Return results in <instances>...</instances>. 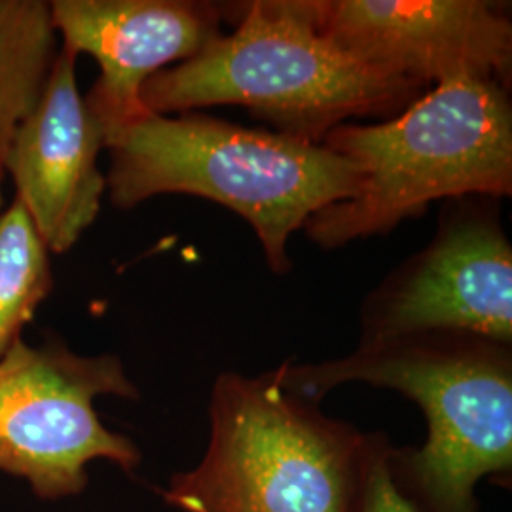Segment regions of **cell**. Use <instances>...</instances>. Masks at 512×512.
Instances as JSON below:
<instances>
[{"mask_svg": "<svg viewBox=\"0 0 512 512\" xmlns=\"http://www.w3.org/2000/svg\"><path fill=\"white\" fill-rule=\"evenodd\" d=\"M277 370L287 391L311 403L363 382L420 406L427 439L387 456L393 484L418 512H478L482 478L511 480L512 344L461 332L361 338L346 357Z\"/></svg>", "mask_w": 512, "mask_h": 512, "instance_id": "cell-1", "label": "cell"}, {"mask_svg": "<svg viewBox=\"0 0 512 512\" xmlns=\"http://www.w3.org/2000/svg\"><path fill=\"white\" fill-rule=\"evenodd\" d=\"M107 196L133 209L162 194L220 203L247 220L275 274L293 268L289 239L311 215L351 198L361 169L323 143L243 128L203 112L150 114L105 137Z\"/></svg>", "mask_w": 512, "mask_h": 512, "instance_id": "cell-2", "label": "cell"}, {"mask_svg": "<svg viewBox=\"0 0 512 512\" xmlns=\"http://www.w3.org/2000/svg\"><path fill=\"white\" fill-rule=\"evenodd\" d=\"M230 35L148 78L141 103L150 114L239 105L277 133L323 143L353 118H393L429 90L372 69L325 37L308 0L224 4Z\"/></svg>", "mask_w": 512, "mask_h": 512, "instance_id": "cell-3", "label": "cell"}, {"mask_svg": "<svg viewBox=\"0 0 512 512\" xmlns=\"http://www.w3.org/2000/svg\"><path fill=\"white\" fill-rule=\"evenodd\" d=\"M323 145L361 169L357 192L302 228L327 251L387 234L439 200H503L512 192L509 86L480 78L444 82L393 118L332 129Z\"/></svg>", "mask_w": 512, "mask_h": 512, "instance_id": "cell-4", "label": "cell"}, {"mask_svg": "<svg viewBox=\"0 0 512 512\" xmlns=\"http://www.w3.org/2000/svg\"><path fill=\"white\" fill-rule=\"evenodd\" d=\"M211 437L164 499L181 512H355L374 433L287 391L279 370L222 372Z\"/></svg>", "mask_w": 512, "mask_h": 512, "instance_id": "cell-5", "label": "cell"}, {"mask_svg": "<svg viewBox=\"0 0 512 512\" xmlns=\"http://www.w3.org/2000/svg\"><path fill=\"white\" fill-rule=\"evenodd\" d=\"M99 395L139 399L116 355L86 357L59 340L38 348L18 340L0 359V471L27 478L46 499L80 494L93 459L131 473L141 454L103 425L93 406Z\"/></svg>", "mask_w": 512, "mask_h": 512, "instance_id": "cell-6", "label": "cell"}, {"mask_svg": "<svg viewBox=\"0 0 512 512\" xmlns=\"http://www.w3.org/2000/svg\"><path fill=\"white\" fill-rule=\"evenodd\" d=\"M497 202H446L431 243L366 296L363 338L461 332L512 344V247Z\"/></svg>", "mask_w": 512, "mask_h": 512, "instance_id": "cell-7", "label": "cell"}, {"mask_svg": "<svg viewBox=\"0 0 512 512\" xmlns=\"http://www.w3.org/2000/svg\"><path fill=\"white\" fill-rule=\"evenodd\" d=\"M315 27L361 63L431 90L458 78L509 86L512 23L488 0H308Z\"/></svg>", "mask_w": 512, "mask_h": 512, "instance_id": "cell-8", "label": "cell"}, {"mask_svg": "<svg viewBox=\"0 0 512 512\" xmlns=\"http://www.w3.org/2000/svg\"><path fill=\"white\" fill-rule=\"evenodd\" d=\"M59 46L92 55L99 78L86 103L105 131L147 116L148 78L200 54L220 37L224 4L200 0H54Z\"/></svg>", "mask_w": 512, "mask_h": 512, "instance_id": "cell-9", "label": "cell"}, {"mask_svg": "<svg viewBox=\"0 0 512 512\" xmlns=\"http://www.w3.org/2000/svg\"><path fill=\"white\" fill-rule=\"evenodd\" d=\"M76 55L59 46L35 109L6 158V177L50 255H65L101 213L107 179L99 169L107 131L78 88Z\"/></svg>", "mask_w": 512, "mask_h": 512, "instance_id": "cell-10", "label": "cell"}, {"mask_svg": "<svg viewBox=\"0 0 512 512\" xmlns=\"http://www.w3.org/2000/svg\"><path fill=\"white\" fill-rule=\"evenodd\" d=\"M57 52L50 2L0 0V213L8 152L44 92Z\"/></svg>", "mask_w": 512, "mask_h": 512, "instance_id": "cell-11", "label": "cell"}, {"mask_svg": "<svg viewBox=\"0 0 512 512\" xmlns=\"http://www.w3.org/2000/svg\"><path fill=\"white\" fill-rule=\"evenodd\" d=\"M54 291L50 251L21 203L0 213V359Z\"/></svg>", "mask_w": 512, "mask_h": 512, "instance_id": "cell-12", "label": "cell"}, {"mask_svg": "<svg viewBox=\"0 0 512 512\" xmlns=\"http://www.w3.org/2000/svg\"><path fill=\"white\" fill-rule=\"evenodd\" d=\"M391 446L385 433H374L355 512H418L404 499L389 475L387 456Z\"/></svg>", "mask_w": 512, "mask_h": 512, "instance_id": "cell-13", "label": "cell"}]
</instances>
